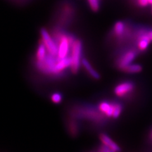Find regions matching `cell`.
Listing matches in <instances>:
<instances>
[{"label":"cell","mask_w":152,"mask_h":152,"mask_svg":"<svg viewBox=\"0 0 152 152\" xmlns=\"http://www.w3.org/2000/svg\"><path fill=\"white\" fill-rule=\"evenodd\" d=\"M72 53V65H71V70L74 74L78 72L80 69V64H82V51H83V44L82 41L79 39H76L74 44L71 48Z\"/></svg>","instance_id":"obj_1"},{"label":"cell","mask_w":152,"mask_h":152,"mask_svg":"<svg viewBox=\"0 0 152 152\" xmlns=\"http://www.w3.org/2000/svg\"><path fill=\"white\" fill-rule=\"evenodd\" d=\"M40 34L42 37V41L45 43L48 53L52 55L58 56V46L55 40L51 37L45 28H41L40 30Z\"/></svg>","instance_id":"obj_2"},{"label":"cell","mask_w":152,"mask_h":152,"mask_svg":"<svg viewBox=\"0 0 152 152\" xmlns=\"http://www.w3.org/2000/svg\"><path fill=\"white\" fill-rule=\"evenodd\" d=\"M134 85L132 82L126 81L118 84L114 89V93L118 96H124L131 93L134 89Z\"/></svg>","instance_id":"obj_3"},{"label":"cell","mask_w":152,"mask_h":152,"mask_svg":"<svg viewBox=\"0 0 152 152\" xmlns=\"http://www.w3.org/2000/svg\"><path fill=\"white\" fill-rule=\"evenodd\" d=\"M71 65H72V57L71 56H68L65 58L59 60L55 67L54 74L56 75L60 74L66 69L71 66Z\"/></svg>","instance_id":"obj_4"},{"label":"cell","mask_w":152,"mask_h":152,"mask_svg":"<svg viewBox=\"0 0 152 152\" xmlns=\"http://www.w3.org/2000/svg\"><path fill=\"white\" fill-rule=\"evenodd\" d=\"M99 139L102 142L103 145L107 146L110 150L115 152H120L121 151V147L115 141H113L107 134H101L99 136Z\"/></svg>","instance_id":"obj_5"},{"label":"cell","mask_w":152,"mask_h":152,"mask_svg":"<svg viewBox=\"0 0 152 152\" xmlns=\"http://www.w3.org/2000/svg\"><path fill=\"white\" fill-rule=\"evenodd\" d=\"M136 54L135 52L134 51H129L126 53L124 55L121 60L118 62V66L119 68L121 69H123L124 67H126V66L129 65V64H132L136 58Z\"/></svg>","instance_id":"obj_6"},{"label":"cell","mask_w":152,"mask_h":152,"mask_svg":"<svg viewBox=\"0 0 152 152\" xmlns=\"http://www.w3.org/2000/svg\"><path fill=\"white\" fill-rule=\"evenodd\" d=\"M48 53V51L47 50L45 43L43 41L41 40L39 42V45H38L36 51V61H42L45 59Z\"/></svg>","instance_id":"obj_7"},{"label":"cell","mask_w":152,"mask_h":152,"mask_svg":"<svg viewBox=\"0 0 152 152\" xmlns=\"http://www.w3.org/2000/svg\"><path fill=\"white\" fill-rule=\"evenodd\" d=\"M82 65H83L84 68L86 69V70L87 71L88 74L91 76V77L96 79L98 80L100 79V75L97 72V71L95 70L92 65L90 64L89 61L86 59V58H83L82 59Z\"/></svg>","instance_id":"obj_8"},{"label":"cell","mask_w":152,"mask_h":152,"mask_svg":"<svg viewBox=\"0 0 152 152\" xmlns=\"http://www.w3.org/2000/svg\"><path fill=\"white\" fill-rule=\"evenodd\" d=\"M98 108L100 112L105 114L107 117H112L113 112V103H110L107 102H102L99 103Z\"/></svg>","instance_id":"obj_9"},{"label":"cell","mask_w":152,"mask_h":152,"mask_svg":"<svg viewBox=\"0 0 152 152\" xmlns=\"http://www.w3.org/2000/svg\"><path fill=\"white\" fill-rule=\"evenodd\" d=\"M122 70L127 73L137 74V73H139V72H141L142 70V66L140 64H131L129 65L126 66V67L124 68Z\"/></svg>","instance_id":"obj_10"},{"label":"cell","mask_w":152,"mask_h":152,"mask_svg":"<svg viewBox=\"0 0 152 152\" xmlns=\"http://www.w3.org/2000/svg\"><path fill=\"white\" fill-rule=\"evenodd\" d=\"M150 41L151 39H150L148 35L142 36L138 42L139 49L141 51L146 50L147 49V48L149 46Z\"/></svg>","instance_id":"obj_11"},{"label":"cell","mask_w":152,"mask_h":152,"mask_svg":"<svg viewBox=\"0 0 152 152\" xmlns=\"http://www.w3.org/2000/svg\"><path fill=\"white\" fill-rule=\"evenodd\" d=\"M124 30L125 25L122 21H118L115 23V25H114L113 31L117 36H120L122 35L124 32Z\"/></svg>","instance_id":"obj_12"},{"label":"cell","mask_w":152,"mask_h":152,"mask_svg":"<svg viewBox=\"0 0 152 152\" xmlns=\"http://www.w3.org/2000/svg\"><path fill=\"white\" fill-rule=\"evenodd\" d=\"M113 112L112 117L114 118H117L121 115L122 111V105L121 103H113Z\"/></svg>","instance_id":"obj_13"},{"label":"cell","mask_w":152,"mask_h":152,"mask_svg":"<svg viewBox=\"0 0 152 152\" xmlns=\"http://www.w3.org/2000/svg\"><path fill=\"white\" fill-rule=\"evenodd\" d=\"M89 7L93 12H98L100 7L99 0H88Z\"/></svg>","instance_id":"obj_14"},{"label":"cell","mask_w":152,"mask_h":152,"mask_svg":"<svg viewBox=\"0 0 152 152\" xmlns=\"http://www.w3.org/2000/svg\"><path fill=\"white\" fill-rule=\"evenodd\" d=\"M51 101L55 103H60L62 101V96L58 93H55L51 96Z\"/></svg>","instance_id":"obj_15"},{"label":"cell","mask_w":152,"mask_h":152,"mask_svg":"<svg viewBox=\"0 0 152 152\" xmlns=\"http://www.w3.org/2000/svg\"><path fill=\"white\" fill-rule=\"evenodd\" d=\"M139 3L142 7H146L149 4L148 0H139Z\"/></svg>","instance_id":"obj_16"},{"label":"cell","mask_w":152,"mask_h":152,"mask_svg":"<svg viewBox=\"0 0 152 152\" xmlns=\"http://www.w3.org/2000/svg\"><path fill=\"white\" fill-rule=\"evenodd\" d=\"M148 36L150 37V39H151V41H152V31H150V32H148Z\"/></svg>","instance_id":"obj_17"},{"label":"cell","mask_w":152,"mask_h":152,"mask_svg":"<svg viewBox=\"0 0 152 152\" xmlns=\"http://www.w3.org/2000/svg\"><path fill=\"white\" fill-rule=\"evenodd\" d=\"M148 1H149V4H151L152 5V0H148Z\"/></svg>","instance_id":"obj_18"},{"label":"cell","mask_w":152,"mask_h":152,"mask_svg":"<svg viewBox=\"0 0 152 152\" xmlns=\"http://www.w3.org/2000/svg\"><path fill=\"white\" fill-rule=\"evenodd\" d=\"M109 152H115V151H113V150H110V151H109Z\"/></svg>","instance_id":"obj_19"},{"label":"cell","mask_w":152,"mask_h":152,"mask_svg":"<svg viewBox=\"0 0 152 152\" xmlns=\"http://www.w3.org/2000/svg\"><path fill=\"white\" fill-rule=\"evenodd\" d=\"M151 13H152V7H151Z\"/></svg>","instance_id":"obj_20"},{"label":"cell","mask_w":152,"mask_h":152,"mask_svg":"<svg viewBox=\"0 0 152 152\" xmlns=\"http://www.w3.org/2000/svg\"><path fill=\"white\" fill-rule=\"evenodd\" d=\"M151 136H152V134H151Z\"/></svg>","instance_id":"obj_21"}]
</instances>
